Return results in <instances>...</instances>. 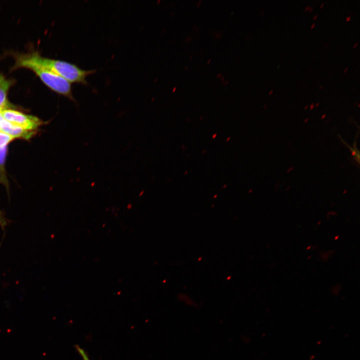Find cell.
Returning a JSON list of instances; mask_svg holds the SVG:
<instances>
[{"label": "cell", "instance_id": "6da1fadb", "mask_svg": "<svg viewBox=\"0 0 360 360\" xmlns=\"http://www.w3.org/2000/svg\"><path fill=\"white\" fill-rule=\"evenodd\" d=\"M22 55L27 60L48 69L70 84H88L86 77L96 71V70H82L76 65L67 62L44 58L36 52L22 54Z\"/></svg>", "mask_w": 360, "mask_h": 360}, {"label": "cell", "instance_id": "7a4b0ae2", "mask_svg": "<svg viewBox=\"0 0 360 360\" xmlns=\"http://www.w3.org/2000/svg\"><path fill=\"white\" fill-rule=\"evenodd\" d=\"M14 58L15 63L12 69L26 68L32 70L52 90L77 104L73 96L70 82L48 69L27 60L22 54H16Z\"/></svg>", "mask_w": 360, "mask_h": 360}, {"label": "cell", "instance_id": "3957f363", "mask_svg": "<svg viewBox=\"0 0 360 360\" xmlns=\"http://www.w3.org/2000/svg\"><path fill=\"white\" fill-rule=\"evenodd\" d=\"M1 113L6 120L26 130L34 131L42 124L38 118L10 108L2 110Z\"/></svg>", "mask_w": 360, "mask_h": 360}, {"label": "cell", "instance_id": "277c9868", "mask_svg": "<svg viewBox=\"0 0 360 360\" xmlns=\"http://www.w3.org/2000/svg\"><path fill=\"white\" fill-rule=\"evenodd\" d=\"M0 130L15 138L28 139L34 133V130L24 129L6 120L4 118L0 124Z\"/></svg>", "mask_w": 360, "mask_h": 360}, {"label": "cell", "instance_id": "5b68a950", "mask_svg": "<svg viewBox=\"0 0 360 360\" xmlns=\"http://www.w3.org/2000/svg\"><path fill=\"white\" fill-rule=\"evenodd\" d=\"M12 85V82L0 74V111L8 108V94Z\"/></svg>", "mask_w": 360, "mask_h": 360}, {"label": "cell", "instance_id": "8992f818", "mask_svg": "<svg viewBox=\"0 0 360 360\" xmlns=\"http://www.w3.org/2000/svg\"><path fill=\"white\" fill-rule=\"evenodd\" d=\"M14 139L8 134L0 131V148L6 146Z\"/></svg>", "mask_w": 360, "mask_h": 360}, {"label": "cell", "instance_id": "52a82bcc", "mask_svg": "<svg viewBox=\"0 0 360 360\" xmlns=\"http://www.w3.org/2000/svg\"><path fill=\"white\" fill-rule=\"evenodd\" d=\"M75 348L78 352L82 356V360H90L87 353L83 348L80 347L78 345H76Z\"/></svg>", "mask_w": 360, "mask_h": 360}, {"label": "cell", "instance_id": "ba28073f", "mask_svg": "<svg viewBox=\"0 0 360 360\" xmlns=\"http://www.w3.org/2000/svg\"><path fill=\"white\" fill-rule=\"evenodd\" d=\"M8 221L4 216L2 212L0 210V226L2 229L4 230L5 227L8 225Z\"/></svg>", "mask_w": 360, "mask_h": 360}, {"label": "cell", "instance_id": "9c48e42d", "mask_svg": "<svg viewBox=\"0 0 360 360\" xmlns=\"http://www.w3.org/2000/svg\"><path fill=\"white\" fill-rule=\"evenodd\" d=\"M6 150L7 146L0 148V164H2L4 162Z\"/></svg>", "mask_w": 360, "mask_h": 360}, {"label": "cell", "instance_id": "30bf717a", "mask_svg": "<svg viewBox=\"0 0 360 360\" xmlns=\"http://www.w3.org/2000/svg\"><path fill=\"white\" fill-rule=\"evenodd\" d=\"M4 120V118H3V116H2V114L1 111H0V126L1 122H2V121ZM0 131H1V130H0Z\"/></svg>", "mask_w": 360, "mask_h": 360}, {"label": "cell", "instance_id": "8fae6325", "mask_svg": "<svg viewBox=\"0 0 360 360\" xmlns=\"http://www.w3.org/2000/svg\"><path fill=\"white\" fill-rule=\"evenodd\" d=\"M346 22L350 21V20H351V17L350 16H347V17H346Z\"/></svg>", "mask_w": 360, "mask_h": 360}, {"label": "cell", "instance_id": "7c38bea8", "mask_svg": "<svg viewBox=\"0 0 360 360\" xmlns=\"http://www.w3.org/2000/svg\"><path fill=\"white\" fill-rule=\"evenodd\" d=\"M310 8V6H306V8H304V10H308V9H309Z\"/></svg>", "mask_w": 360, "mask_h": 360}, {"label": "cell", "instance_id": "4fadbf2b", "mask_svg": "<svg viewBox=\"0 0 360 360\" xmlns=\"http://www.w3.org/2000/svg\"><path fill=\"white\" fill-rule=\"evenodd\" d=\"M312 10H313V8L312 7L310 6V8L308 9L309 12H311Z\"/></svg>", "mask_w": 360, "mask_h": 360}, {"label": "cell", "instance_id": "5bb4252c", "mask_svg": "<svg viewBox=\"0 0 360 360\" xmlns=\"http://www.w3.org/2000/svg\"><path fill=\"white\" fill-rule=\"evenodd\" d=\"M318 15L316 14L314 17L313 18V20H314L317 18Z\"/></svg>", "mask_w": 360, "mask_h": 360}, {"label": "cell", "instance_id": "9a60e30c", "mask_svg": "<svg viewBox=\"0 0 360 360\" xmlns=\"http://www.w3.org/2000/svg\"><path fill=\"white\" fill-rule=\"evenodd\" d=\"M314 26H315V23H314V24H312V25L311 26L310 28H312Z\"/></svg>", "mask_w": 360, "mask_h": 360}, {"label": "cell", "instance_id": "2e32d148", "mask_svg": "<svg viewBox=\"0 0 360 360\" xmlns=\"http://www.w3.org/2000/svg\"><path fill=\"white\" fill-rule=\"evenodd\" d=\"M358 42H356V43L354 44V46H353L354 48H355L358 46Z\"/></svg>", "mask_w": 360, "mask_h": 360}, {"label": "cell", "instance_id": "e0dca14e", "mask_svg": "<svg viewBox=\"0 0 360 360\" xmlns=\"http://www.w3.org/2000/svg\"><path fill=\"white\" fill-rule=\"evenodd\" d=\"M348 70V68H346L344 70V72H346Z\"/></svg>", "mask_w": 360, "mask_h": 360}, {"label": "cell", "instance_id": "ac0fdd59", "mask_svg": "<svg viewBox=\"0 0 360 360\" xmlns=\"http://www.w3.org/2000/svg\"><path fill=\"white\" fill-rule=\"evenodd\" d=\"M272 92H273L272 90H270V92H268V94H270Z\"/></svg>", "mask_w": 360, "mask_h": 360}, {"label": "cell", "instance_id": "d6986e66", "mask_svg": "<svg viewBox=\"0 0 360 360\" xmlns=\"http://www.w3.org/2000/svg\"><path fill=\"white\" fill-rule=\"evenodd\" d=\"M338 238H339L338 236H335L334 240H336Z\"/></svg>", "mask_w": 360, "mask_h": 360}, {"label": "cell", "instance_id": "ffe728a7", "mask_svg": "<svg viewBox=\"0 0 360 360\" xmlns=\"http://www.w3.org/2000/svg\"><path fill=\"white\" fill-rule=\"evenodd\" d=\"M324 5V3H322L321 5L320 6V8H322Z\"/></svg>", "mask_w": 360, "mask_h": 360}, {"label": "cell", "instance_id": "44dd1931", "mask_svg": "<svg viewBox=\"0 0 360 360\" xmlns=\"http://www.w3.org/2000/svg\"><path fill=\"white\" fill-rule=\"evenodd\" d=\"M322 86H320V89H322Z\"/></svg>", "mask_w": 360, "mask_h": 360}, {"label": "cell", "instance_id": "7402d4cb", "mask_svg": "<svg viewBox=\"0 0 360 360\" xmlns=\"http://www.w3.org/2000/svg\"><path fill=\"white\" fill-rule=\"evenodd\" d=\"M310 246L308 247L306 249H307V250H309V249L310 248Z\"/></svg>", "mask_w": 360, "mask_h": 360}, {"label": "cell", "instance_id": "603a6c76", "mask_svg": "<svg viewBox=\"0 0 360 360\" xmlns=\"http://www.w3.org/2000/svg\"><path fill=\"white\" fill-rule=\"evenodd\" d=\"M312 107H313V104H312L311 105V106H310L311 108H312Z\"/></svg>", "mask_w": 360, "mask_h": 360}]
</instances>
